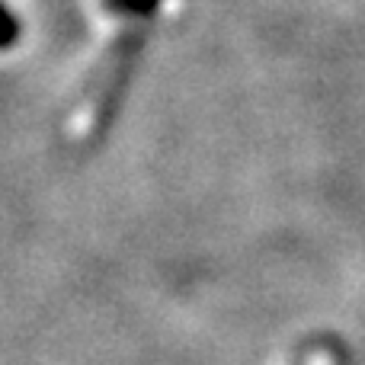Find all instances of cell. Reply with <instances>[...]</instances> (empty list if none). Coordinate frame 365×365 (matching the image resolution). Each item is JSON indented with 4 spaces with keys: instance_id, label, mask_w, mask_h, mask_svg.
Here are the masks:
<instances>
[{
    "instance_id": "6da1fadb",
    "label": "cell",
    "mask_w": 365,
    "mask_h": 365,
    "mask_svg": "<svg viewBox=\"0 0 365 365\" xmlns=\"http://www.w3.org/2000/svg\"><path fill=\"white\" fill-rule=\"evenodd\" d=\"M138 48H141V29L135 26V29L122 32V38L113 45L109 58L103 61L100 77H96L93 90H90V96H87V135H100L103 128L109 125V119L115 115Z\"/></svg>"
},
{
    "instance_id": "7a4b0ae2",
    "label": "cell",
    "mask_w": 365,
    "mask_h": 365,
    "mask_svg": "<svg viewBox=\"0 0 365 365\" xmlns=\"http://www.w3.org/2000/svg\"><path fill=\"white\" fill-rule=\"evenodd\" d=\"M160 0H103V10L119 13V16H148Z\"/></svg>"
},
{
    "instance_id": "3957f363",
    "label": "cell",
    "mask_w": 365,
    "mask_h": 365,
    "mask_svg": "<svg viewBox=\"0 0 365 365\" xmlns=\"http://www.w3.org/2000/svg\"><path fill=\"white\" fill-rule=\"evenodd\" d=\"M298 365H304V362H298Z\"/></svg>"
}]
</instances>
